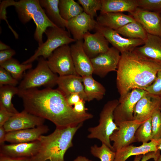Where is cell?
I'll return each mask as SVG.
<instances>
[{
    "mask_svg": "<svg viewBox=\"0 0 161 161\" xmlns=\"http://www.w3.org/2000/svg\"><path fill=\"white\" fill-rule=\"evenodd\" d=\"M17 95L22 99L24 110L49 120L56 127L75 126L93 117L88 112L82 115L75 113L57 89L19 90Z\"/></svg>",
    "mask_w": 161,
    "mask_h": 161,
    "instance_id": "6da1fadb",
    "label": "cell"
},
{
    "mask_svg": "<svg viewBox=\"0 0 161 161\" xmlns=\"http://www.w3.org/2000/svg\"><path fill=\"white\" fill-rule=\"evenodd\" d=\"M161 65L145 59L133 51L121 54L117 70L116 86L120 97L123 98L132 90L144 89L156 78Z\"/></svg>",
    "mask_w": 161,
    "mask_h": 161,
    "instance_id": "7a4b0ae2",
    "label": "cell"
},
{
    "mask_svg": "<svg viewBox=\"0 0 161 161\" xmlns=\"http://www.w3.org/2000/svg\"><path fill=\"white\" fill-rule=\"evenodd\" d=\"M65 128L56 127L54 131L47 135H43L39 140V149L31 158L32 161H64L66 151L73 145L72 140L77 131L82 126Z\"/></svg>",
    "mask_w": 161,
    "mask_h": 161,
    "instance_id": "3957f363",
    "label": "cell"
},
{
    "mask_svg": "<svg viewBox=\"0 0 161 161\" xmlns=\"http://www.w3.org/2000/svg\"><path fill=\"white\" fill-rule=\"evenodd\" d=\"M118 103V100L116 99L107 102L100 113L98 125L88 129L89 133L87 136L88 138L99 140L113 151L110 137L115 131L119 129L114 121L113 115L114 111Z\"/></svg>",
    "mask_w": 161,
    "mask_h": 161,
    "instance_id": "277c9868",
    "label": "cell"
},
{
    "mask_svg": "<svg viewBox=\"0 0 161 161\" xmlns=\"http://www.w3.org/2000/svg\"><path fill=\"white\" fill-rule=\"evenodd\" d=\"M38 59L36 67L28 71L19 84V90L37 88L42 86L52 88L57 85L59 76L51 70L46 59L40 57Z\"/></svg>",
    "mask_w": 161,
    "mask_h": 161,
    "instance_id": "5b68a950",
    "label": "cell"
},
{
    "mask_svg": "<svg viewBox=\"0 0 161 161\" xmlns=\"http://www.w3.org/2000/svg\"><path fill=\"white\" fill-rule=\"evenodd\" d=\"M44 33L47 37L46 41L38 46L34 54L22 64H32L40 57L47 59L57 48L76 41L71 37L68 30L57 27L48 28Z\"/></svg>",
    "mask_w": 161,
    "mask_h": 161,
    "instance_id": "8992f818",
    "label": "cell"
},
{
    "mask_svg": "<svg viewBox=\"0 0 161 161\" xmlns=\"http://www.w3.org/2000/svg\"><path fill=\"white\" fill-rule=\"evenodd\" d=\"M47 61L51 70L58 74L59 76L78 75L74 67L69 45H64L56 49Z\"/></svg>",
    "mask_w": 161,
    "mask_h": 161,
    "instance_id": "52a82bcc",
    "label": "cell"
},
{
    "mask_svg": "<svg viewBox=\"0 0 161 161\" xmlns=\"http://www.w3.org/2000/svg\"><path fill=\"white\" fill-rule=\"evenodd\" d=\"M143 122L138 120L125 121L117 124L118 130L115 131L110 137V141L113 142V151L116 152L121 148L136 142L135 134L139 126Z\"/></svg>",
    "mask_w": 161,
    "mask_h": 161,
    "instance_id": "ba28073f",
    "label": "cell"
},
{
    "mask_svg": "<svg viewBox=\"0 0 161 161\" xmlns=\"http://www.w3.org/2000/svg\"><path fill=\"white\" fill-rule=\"evenodd\" d=\"M147 92L143 89H134L122 99L118 100L119 103L113 114L114 121L116 125L121 122L134 120L133 113L136 105Z\"/></svg>",
    "mask_w": 161,
    "mask_h": 161,
    "instance_id": "9c48e42d",
    "label": "cell"
},
{
    "mask_svg": "<svg viewBox=\"0 0 161 161\" xmlns=\"http://www.w3.org/2000/svg\"><path fill=\"white\" fill-rule=\"evenodd\" d=\"M121 57V53L116 48L112 47L106 52L91 58L93 73L101 78L109 72L116 71Z\"/></svg>",
    "mask_w": 161,
    "mask_h": 161,
    "instance_id": "30bf717a",
    "label": "cell"
},
{
    "mask_svg": "<svg viewBox=\"0 0 161 161\" xmlns=\"http://www.w3.org/2000/svg\"><path fill=\"white\" fill-rule=\"evenodd\" d=\"M94 30L101 33L109 43L117 49L121 54L132 52L136 47L144 44V41L142 40L123 37L116 30L101 26L97 23Z\"/></svg>",
    "mask_w": 161,
    "mask_h": 161,
    "instance_id": "8fae6325",
    "label": "cell"
},
{
    "mask_svg": "<svg viewBox=\"0 0 161 161\" xmlns=\"http://www.w3.org/2000/svg\"><path fill=\"white\" fill-rule=\"evenodd\" d=\"M11 6L15 7L19 20L24 24L32 19L35 13L41 7L39 0H5L1 3L0 14H6V8Z\"/></svg>",
    "mask_w": 161,
    "mask_h": 161,
    "instance_id": "7c38bea8",
    "label": "cell"
},
{
    "mask_svg": "<svg viewBox=\"0 0 161 161\" xmlns=\"http://www.w3.org/2000/svg\"><path fill=\"white\" fill-rule=\"evenodd\" d=\"M143 26L147 33L161 38V16L159 12L137 7L129 13Z\"/></svg>",
    "mask_w": 161,
    "mask_h": 161,
    "instance_id": "4fadbf2b",
    "label": "cell"
},
{
    "mask_svg": "<svg viewBox=\"0 0 161 161\" xmlns=\"http://www.w3.org/2000/svg\"><path fill=\"white\" fill-rule=\"evenodd\" d=\"M161 97L147 92L136 105L134 111V120L143 122L151 118L154 113L160 109Z\"/></svg>",
    "mask_w": 161,
    "mask_h": 161,
    "instance_id": "5bb4252c",
    "label": "cell"
},
{
    "mask_svg": "<svg viewBox=\"0 0 161 161\" xmlns=\"http://www.w3.org/2000/svg\"><path fill=\"white\" fill-rule=\"evenodd\" d=\"M45 120L24 109L11 117L3 126L8 132L35 127L44 124Z\"/></svg>",
    "mask_w": 161,
    "mask_h": 161,
    "instance_id": "9a60e30c",
    "label": "cell"
},
{
    "mask_svg": "<svg viewBox=\"0 0 161 161\" xmlns=\"http://www.w3.org/2000/svg\"><path fill=\"white\" fill-rule=\"evenodd\" d=\"M97 23L94 18L83 12L68 21L67 29L76 41L83 40L86 33L95 30Z\"/></svg>",
    "mask_w": 161,
    "mask_h": 161,
    "instance_id": "2e32d148",
    "label": "cell"
},
{
    "mask_svg": "<svg viewBox=\"0 0 161 161\" xmlns=\"http://www.w3.org/2000/svg\"><path fill=\"white\" fill-rule=\"evenodd\" d=\"M83 40L77 41L70 46L74 65L77 73L81 77L92 75L93 68L91 59L83 47Z\"/></svg>",
    "mask_w": 161,
    "mask_h": 161,
    "instance_id": "e0dca14e",
    "label": "cell"
},
{
    "mask_svg": "<svg viewBox=\"0 0 161 161\" xmlns=\"http://www.w3.org/2000/svg\"><path fill=\"white\" fill-rule=\"evenodd\" d=\"M40 146L39 140L27 143L4 144L0 146V155L11 157L31 158L38 153Z\"/></svg>",
    "mask_w": 161,
    "mask_h": 161,
    "instance_id": "ac0fdd59",
    "label": "cell"
},
{
    "mask_svg": "<svg viewBox=\"0 0 161 161\" xmlns=\"http://www.w3.org/2000/svg\"><path fill=\"white\" fill-rule=\"evenodd\" d=\"M109 43L101 33L96 31L94 33L89 32L84 35L83 45L85 53L91 59L107 52L110 48Z\"/></svg>",
    "mask_w": 161,
    "mask_h": 161,
    "instance_id": "d6986e66",
    "label": "cell"
},
{
    "mask_svg": "<svg viewBox=\"0 0 161 161\" xmlns=\"http://www.w3.org/2000/svg\"><path fill=\"white\" fill-rule=\"evenodd\" d=\"M140 56L161 65V38L148 34L144 44L133 51Z\"/></svg>",
    "mask_w": 161,
    "mask_h": 161,
    "instance_id": "ffe728a7",
    "label": "cell"
},
{
    "mask_svg": "<svg viewBox=\"0 0 161 161\" xmlns=\"http://www.w3.org/2000/svg\"><path fill=\"white\" fill-rule=\"evenodd\" d=\"M49 129L44 124L33 128L7 132L6 141L11 143H27L38 140L40 137L48 132Z\"/></svg>",
    "mask_w": 161,
    "mask_h": 161,
    "instance_id": "44dd1931",
    "label": "cell"
},
{
    "mask_svg": "<svg viewBox=\"0 0 161 161\" xmlns=\"http://www.w3.org/2000/svg\"><path fill=\"white\" fill-rule=\"evenodd\" d=\"M57 85V89L65 97L72 94L77 93L79 94L81 99L87 101L81 76L74 75L59 76Z\"/></svg>",
    "mask_w": 161,
    "mask_h": 161,
    "instance_id": "7402d4cb",
    "label": "cell"
},
{
    "mask_svg": "<svg viewBox=\"0 0 161 161\" xmlns=\"http://www.w3.org/2000/svg\"><path fill=\"white\" fill-rule=\"evenodd\" d=\"M97 24L103 27L116 30L126 24L136 20L130 15L121 13H100L97 16Z\"/></svg>",
    "mask_w": 161,
    "mask_h": 161,
    "instance_id": "603a6c76",
    "label": "cell"
},
{
    "mask_svg": "<svg viewBox=\"0 0 161 161\" xmlns=\"http://www.w3.org/2000/svg\"><path fill=\"white\" fill-rule=\"evenodd\" d=\"M158 140L152 139L149 142L138 146L130 145L115 152L114 161H126L132 156L144 154L151 152H157Z\"/></svg>",
    "mask_w": 161,
    "mask_h": 161,
    "instance_id": "cb8c5ba5",
    "label": "cell"
},
{
    "mask_svg": "<svg viewBox=\"0 0 161 161\" xmlns=\"http://www.w3.org/2000/svg\"><path fill=\"white\" fill-rule=\"evenodd\" d=\"M101 13L125 12L130 13L138 7L137 0H101Z\"/></svg>",
    "mask_w": 161,
    "mask_h": 161,
    "instance_id": "d4e9b609",
    "label": "cell"
},
{
    "mask_svg": "<svg viewBox=\"0 0 161 161\" xmlns=\"http://www.w3.org/2000/svg\"><path fill=\"white\" fill-rule=\"evenodd\" d=\"M41 7L49 19L57 27L67 28L68 21L63 19L58 7L59 0H39Z\"/></svg>",
    "mask_w": 161,
    "mask_h": 161,
    "instance_id": "484cf974",
    "label": "cell"
},
{
    "mask_svg": "<svg viewBox=\"0 0 161 161\" xmlns=\"http://www.w3.org/2000/svg\"><path fill=\"white\" fill-rule=\"evenodd\" d=\"M82 77L87 101L89 102L94 99L101 100L106 93V90L104 87L94 79L92 75Z\"/></svg>",
    "mask_w": 161,
    "mask_h": 161,
    "instance_id": "4316f807",
    "label": "cell"
},
{
    "mask_svg": "<svg viewBox=\"0 0 161 161\" xmlns=\"http://www.w3.org/2000/svg\"><path fill=\"white\" fill-rule=\"evenodd\" d=\"M32 19L36 26L34 38L39 46L43 43V35L47 29L57 26L49 19L41 7L35 13Z\"/></svg>",
    "mask_w": 161,
    "mask_h": 161,
    "instance_id": "83f0119b",
    "label": "cell"
},
{
    "mask_svg": "<svg viewBox=\"0 0 161 161\" xmlns=\"http://www.w3.org/2000/svg\"><path fill=\"white\" fill-rule=\"evenodd\" d=\"M125 37L131 39H139L144 41L148 33L137 21L129 23L116 30Z\"/></svg>",
    "mask_w": 161,
    "mask_h": 161,
    "instance_id": "f1b7e54d",
    "label": "cell"
},
{
    "mask_svg": "<svg viewBox=\"0 0 161 161\" xmlns=\"http://www.w3.org/2000/svg\"><path fill=\"white\" fill-rule=\"evenodd\" d=\"M58 7L61 17L67 21L83 12L82 6L74 0H59Z\"/></svg>",
    "mask_w": 161,
    "mask_h": 161,
    "instance_id": "f546056e",
    "label": "cell"
},
{
    "mask_svg": "<svg viewBox=\"0 0 161 161\" xmlns=\"http://www.w3.org/2000/svg\"><path fill=\"white\" fill-rule=\"evenodd\" d=\"M19 91L18 87L9 85L0 86V103L10 112L17 114L19 112L12 103L13 96L17 95Z\"/></svg>",
    "mask_w": 161,
    "mask_h": 161,
    "instance_id": "4dcf8cb0",
    "label": "cell"
},
{
    "mask_svg": "<svg viewBox=\"0 0 161 161\" xmlns=\"http://www.w3.org/2000/svg\"><path fill=\"white\" fill-rule=\"evenodd\" d=\"M1 66L10 73L15 79L20 80L23 78V73L26 70L30 69L32 64H24L13 58L0 64Z\"/></svg>",
    "mask_w": 161,
    "mask_h": 161,
    "instance_id": "1f68e13d",
    "label": "cell"
},
{
    "mask_svg": "<svg viewBox=\"0 0 161 161\" xmlns=\"http://www.w3.org/2000/svg\"><path fill=\"white\" fill-rule=\"evenodd\" d=\"M90 152L93 156L99 158L101 161H114L115 157V152L103 143L100 147L96 145L92 146Z\"/></svg>",
    "mask_w": 161,
    "mask_h": 161,
    "instance_id": "d6a6232c",
    "label": "cell"
},
{
    "mask_svg": "<svg viewBox=\"0 0 161 161\" xmlns=\"http://www.w3.org/2000/svg\"><path fill=\"white\" fill-rule=\"evenodd\" d=\"M136 141L146 143L152 140L151 117L143 122L137 130L135 134Z\"/></svg>",
    "mask_w": 161,
    "mask_h": 161,
    "instance_id": "836d02e7",
    "label": "cell"
},
{
    "mask_svg": "<svg viewBox=\"0 0 161 161\" xmlns=\"http://www.w3.org/2000/svg\"><path fill=\"white\" fill-rule=\"evenodd\" d=\"M77 2L82 7L83 12L93 18L97 16V12L102 8L101 0H78Z\"/></svg>",
    "mask_w": 161,
    "mask_h": 161,
    "instance_id": "e575fe53",
    "label": "cell"
},
{
    "mask_svg": "<svg viewBox=\"0 0 161 161\" xmlns=\"http://www.w3.org/2000/svg\"><path fill=\"white\" fill-rule=\"evenodd\" d=\"M152 140H158L161 138V112L156 111L151 117Z\"/></svg>",
    "mask_w": 161,
    "mask_h": 161,
    "instance_id": "d590c367",
    "label": "cell"
},
{
    "mask_svg": "<svg viewBox=\"0 0 161 161\" xmlns=\"http://www.w3.org/2000/svg\"><path fill=\"white\" fill-rule=\"evenodd\" d=\"M137 2L138 7L161 13V0H137Z\"/></svg>",
    "mask_w": 161,
    "mask_h": 161,
    "instance_id": "8d00e7d4",
    "label": "cell"
},
{
    "mask_svg": "<svg viewBox=\"0 0 161 161\" xmlns=\"http://www.w3.org/2000/svg\"><path fill=\"white\" fill-rule=\"evenodd\" d=\"M19 83L3 67L0 66V86L9 85L16 86Z\"/></svg>",
    "mask_w": 161,
    "mask_h": 161,
    "instance_id": "74e56055",
    "label": "cell"
},
{
    "mask_svg": "<svg viewBox=\"0 0 161 161\" xmlns=\"http://www.w3.org/2000/svg\"><path fill=\"white\" fill-rule=\"evenodd\" d=\"M143 90L149 93L161 97V69L158 72L154 82Z\"/></svg>",
    "mask_w": 161,
    "mask_h": 161,
    "instance_id": "f35d334b",
    "label": "cell"
},
{
    "mask_svg": "<svg viewBox=\"0 0 161 161\" xmlns=\"http://www.w3.org/2000/svg\"><path fill=\"white\" fill-rule=\"evenodd\" d=\"M160 150L157 152H151L144 154H141L135 156L133 161H147L153 159L155 161L160 154Z\"/></svg>",
    "mask_w": 161,
    "mask_h": 161,
    "instance_id": "ab89813d",
    "label": "cell"
},
{
    "mask_svg": "<svg viewBox=\"0 0 161 161\" xmlns=\"http://www.w3.org/2000/svg\"><path fill=\"white\" fill-rule=\"evenodd\" d=\"M15 114L9 112L0 103V127L4 124Z\"/></svg>",
    "mask_w": 161,
    "mask_h": 161,
    "instance_id": "60d3db41",
    "label": "cell"
},
{
    "mask_svg": "<svg viewBox=\"0 0 161 161\" xmlns=\"http://www.w3.org/2000/svg\"><path fill=\"white\" fill-rule=\"evenodd\" d=\"M16 54L13 49H9L0 51V64L9 60Z\"/></svg>",
    "mask_w": 161,
    "mask_h": 161,
    "instance_id": "b9f144b4",
    "label": "cell"
},
{
    "mask_svg": "<svg viewBox=\"0 0 161 161\" xmlns=\"http://www.w3.org/2000/svg\"><path fill=\"white\" fill-rule=\"evenodd\" d=\"M85 101L81 99L79 102L75 104L73 107L74 112L79 115L84 114L87 113L88 109L85 106Z\"/></svg>",
    "mask_w": 161,
    "mask_h": 161,
    "instance_id": "7bdbcfd3",
    "label": "cell"
},
{
    "mask_svg": "<svg viewBox=\"0 0 161 161\" xmlns=\"http://www.w3.org/2000/svg\"><path fill=\"white\" fill-rule=\"evenodd\" d=\"M65 98L67 103L71 106L74 105L81 99L79 94L77 93L72 94Z\"/></svg>",
    "mask_w": 161,
    "mask_h": 161,
    "instance_id": "ee69618b",
    "label": "cell"
},
{
    "mask_svg": "<svg viewBox=\"0 0 161 161\" xmlns=\"http://www.w3.org/2000/svg\"><path fill=\"white\" fill-rule=\"evenodd\" d=\"M0 161H32L27 157H11L0 155Z\"/></svg>",
    "mask_w": 161,
    "mask_h": 161,
    "instance_id": "f6af8a7d",
    "label": "cell"
},
{
    "mask_svg": "<svg viewBox=\"0 0 161 161\" xmlns=\"http://www.w3.org/2000/svg\"><path fill=\"white\" fill-rule=\"evenodd\" d=\"M7 133L4 126L0 127V146L4 144L6 141V137Z\"/></svg>",
    "mask_w": 161,
    "mask_h": 161,
    "instance_id": "bcb514c9",
    "label": "cell"
},
{
    "mask_svg": "<svg viewBox=\"0 0 161 161\" xmlns=\"http://www.w3.org/2000/svg\"><path fill=\"white\" fill-rule=\"evenodd\" d=\"M73 161H92L85 157L79 156L77 157Z\"/></svg>",
    "mask_w": 161,
    "mask_h": 161,
    "instance_id": "7dc6e473",
    "label": "cell"
},
{
    "mask_svg": "<svg viewBox=\"0 0 161 161\" xmlns=\"http://www.w3.org/2000/svg\"><path fill=\"white\" fill-rule=\"evenodd\" d=\"M10 49V47L0 41V50L2 51Z\"/></svg>",
    "mask_w": 161,
    "mask_h": 161,
    "instance_id": "c3c4849f",
    "label": "cell"
},
{
    "mask_svg": "<svg viewBox=\"0 0 161 161\" xmlns=\"http://www.w3.org/2000/svg\"><path fill=\"white\" fill-rule=\"evenodd\" d=\"M158 144L157 145V149L158 150H161V138L158 140Z\"/></svg>",
    "mask_w": 161,
    "mask_h": 161,
    "instance_id": "681fc988",
    "label": "cell"
},
{
    "mask_svg": "<svg viewBox=\"0 0 161 161\" xmlns=\"http://www.w3.org/2000/svg\"><path fill=\"white\" fill-rule=\"evenodd\" d=\"M155 161H161V154H160Z\"/></svg>",
    "mask_w": 161,
    "mask_h": 161,
    "instance_id": "f907efd6",
    "label": "cell"
},
{
    "mask_svg": "<svg viewBox=\"0 0 161 161\" xmlns=\"http://www.w3.org/2000/svg\"><path fill=\"white\" fill-rule=\"evenodd\" d=\"M160 111H161V107H160Z\"/></svg>",
    "mask_w": 161,
    "mask_h": 161,
    "instance_id": "816d5d0a",
    "label": "cell"
},
{
    "mask_svg": "<svg viewBox=\"0 0 161 161\" xmlns=\"http://www.w3.org/2000/svg\"><path fill=\"white\" fill-rule=\"evenodd\" d=\"M160 13V15H161V13Z\"/></svg>",
    "mask_w": 161,
    "mask_h": 161,
    "instance_id": "f5cc1de1",
    "label": "cell"
}]
</instances>
